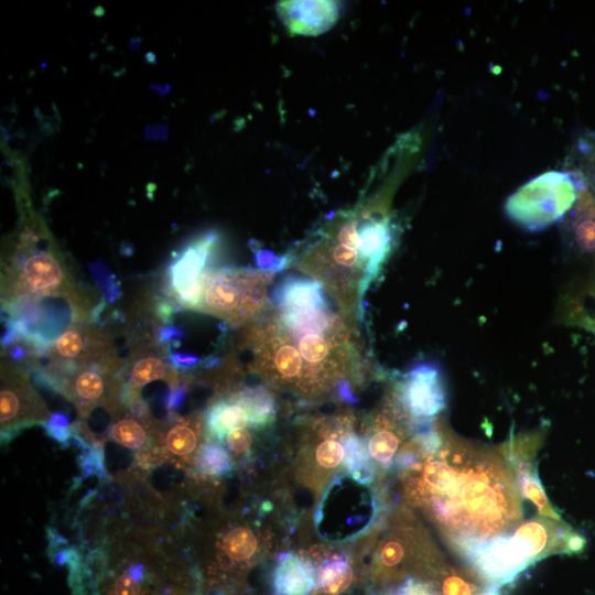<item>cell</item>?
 <instances>
[{
  "mask_svg": "<svg viewBox=\"0 0 595 595\" xmlns=\"http://www.w3.org/2000/svg\"><path fill=\"white\" fill-rule=\"evenodd\" d=\"M282 311L327 306L322 284L313 279L286 278L272 294Z\"/></svg>",
  "mask_w": 595,
  "mask_h": 595,
  "instance_id": "e0dca14e",
  "label": "cell"
},
{
  "mask_svg": "<svg viewBox=\"0 0 595 595\" xmlns=\"http://www.w3.org/2000/svg\"><path fill=\"white\" fill-rule=\"evenodd\" d=\"M217 240L215 231H207L184 246L171 262L167 272L170 289L181 306L199 309L204 270Z\"/></svg>",
  "mask_w": 595,
  "mask_h": 595,
  "instance_id": "8992f818",
  "label": "cell"
},
{
  "mask_svg": "<svg viewBox=\"0 0 595 595\" xmlns=\"http://www.w3.org/2000/svg\"><path fill=\"white\" fill-rule=\"evenodd\" d=\"M172 379V374L167 365L160 357L148 355L134 361L128 371V383L121 388L120 403L126 405L129 402L141 398L140 388L158 379ZM174 382L175 379H172Z\"/></svg>",
  "mask_w": 595,
  "mask_h": 595,
  "instance_id": "d6986e66",
  "label": "cell"
},
{
  "mask_svg": "<svg viewBox=\"0 0 595 595\" xmlns=\"http://www.w3.org/2000/svg\"><path fill=\"white\" fill-rule=\"evenodd\" d=\"M50 414L23 372L2 370L0 392L1 440L9 442L21 430L43 424Z\"/></svg>",
  "mask_w": 595,
  "mask_h": 595,
  "instance_id": "5b68a950",
  "label": "cell"
},
{
  "mask_svg": "<svg viewBox=\"0 0 595 595\" xmlns=\"http://www.w3.org/2000/svg\"><path fill=\"white\" fill-rule=\"evenodd\" d=\"M574 172L577 176V196L570 212L572 242L582 252H595V194L583 176Z\"/></svg>",
  "mask_w": 595,
  "mask_h": 595,
  "instance_id": "9a60e30c",
  "label": "cell"
},
{
  "mask_svg": "<svg viewBox=\"0 0 595 595\" xmlns=\"http://www.w3.org/2000/svg\"><path fill=\"white\" fill-rule=\"evenodd\" d=\"M344 446L335 440H325L316 448L315 458L324 468H334L344 459Z\"/></svg>",
  "mask_w": 595,
  "mask_h": 595,
  "instance_id": "f546056e",
  "label": "cell"
},
{
  "mask_svg": "<svg viewBox=\"0 0 595 595\" xmlns=\"http://www.w3.org/2000/svg\"><path fill=\"white\" fill-rule=\"evenodd\" d=\"M343 446L348 475L360 485L370 484L375 476V467L369 459V452L365 443L356 435L349 434L344 437Z\"/></svg>",
  "mask_w": 595,
  "mask_h": 595,
  "instance_id": "603a6c76",
  "label": "cell"
},
{
  "mask_svg": "<svg viewBox=\"0 0 595 595\" xmlns=\"http://www.w3.org/2000/svg\"><path fill=\"white\" fill-rule=\"evenodd\" d=\"M156 423L149 414L129 411L127 415L115 420L108 430V437L117 444L136 451L137 465L142 468L153 467L152 452L154 447Z\"/></svg>",
  "mask_w": 595,
  "mask_h": 595,
  "instance_id": "8fae6325",
  "label": "cell"
},
{
  "mask_svg": "<svg viewBox=\"0 0 595 595\" xmlns=\"http://www.w3.org/2000/svg\"><path fill=\"white\" fill-rule=\"evenodd\" d=\"M592 290H593V293H594V295H595V283H594Z\"/></svg>",
  "mask_w": 595,
  "mask_h": 595,
  "instance_id": "f35d334b",
  "label": "cell"
},
{
  "mask_svg": "<svg viewBox=\"0 0 595 595\" xmlns=\"http://www.w3.org/2000/svg\"><path fill=\"white\" fill-rule=\"evenodd\" d=\"M261 283L262 277L251 271H206L199 310L219 316H242L261 300Z\"/></svg>",
  "mask_w": 595,
  "mask_h": 595,
  "instance_id": "277c9868",
  "label": "cell"
},
{
  "mask_svg": "<svg viewBox=\"0 0 595 595\" xmlns=\"http://www.w3.org/2000/svg\"><path fill=\"white\" fill-rule=\"evenodd\" d=\"M42 426L50 437L63 445H68L74 437V425H69L67 416L61 412L50 414Z\"/></svg>",
  "mask_w": 595,
  "mask_h": 595,
  "instance_id": "f1b7e54d",
  "label": "cell"
},
{
  "mask_svg": "<svg viewBox=\"0 0 595 595\" xmlns=\"http://www.w3.org/2000/svg\"><path fill=\"white\" fill-rule=\"evenodd\" d=\"M458 553L486 584L513 582L534 563L527 545L516 534H496L458 545Z\"/></svg>",
  "mask_w": 595,
  "mask_h": 595,
  "instance_id": "3957f363",
  "label": "cell"
},
{
  "mask_svg": "<svg viewBox=\"0 0 595 595\" xmlns=\"http://www.w3.org/2000/svg\"><path fill=\"white\" fill-rule=\"evenodd\" d=\"M88 337L79 328L73 327L65 331L54 343L53 353L65 366H75L74 360L83 358L88 348Z\"/></svg>",
  "mask_w": 595,
  "mask_h": 595,
  "instance_id": "484cf974",
  "label": "cell"
},
{
  "mask_svg": "<svg viewBox=\"0 0 595 595\" xmlns=\"http://www.w3.org/2000/svg\"><path fill=\"white\" fill-rule=\"evenodd\" d=\"M360 253L366 264L364 289L374 280L393 244L392 226L388 218L369 217L359 223Z\"/></svg>",
  "mask_w": 595,
  "mask_h": 595,
  "instance_id": "4fadbf2b",
  "label": "cell"
},
{
  "mask_svg": "<svg viewBox=\"0 0 595 595\" xmlns=\"http://www.w3.org/2000/svg\"><path fill=\"white\" fill-rule=\"evenodd\" d=\"M154 528L116 524L86 558L93 595H192L196 569Z\"/></svg>",
  "mask_w": 595,
  "mask_h": 595,
  "instance_id": "6da1fadb",
  "label": "cell"
},
{
  "mask_svg": "<svg viewBox=\"0 0 595 595\" xmlns=\"http://www.w3.org/2000/svg\"><path fill=\"white\" fill-rule=\"evenodd\" d=\"M250 414V426L262 428L273 421L275 403L270 392L261 387H247L238 391Z\"/></svg>",
  "mask_w": 595,
  "mask_h": 595,
  "instance_id": "d4e9b609",
  "label": "cell"
},
{
  "mask_svg": "<svg viewBox=\"0 0 595 595\" xmlns=\"http://www.w3.org/2000/svg\"><path fill=\"white\" fill-rule=\"evenodd\" d=\"M170 361L174 368L188 369L196 366V364L199 361V358L194 355L171 353Z\"/></svg>",
  "mask_w": 595,
  "mask_h": 595,
  "instance_id": "836d02e7",
  "label": "cell"
},
{
  "mask_svg": "<svg viewBox=\"0 0 595 595\" xmlns=\"http://www.w3.org/2000/svg\"><path fill=\"white\" fill-rule=\"evenodd\" d=\"M205 426L207 434L221 443L228 433L250 426V414L239 392L213 402L206 412Z\"/></svg>",
  "mask_w": 595,
  "mask_h": 595,
  "instance_id": "2e32d148",
  "label": "cell"
},
{
  "mask_svg": "<svg viewBox=\"0 0 595 595\" xmlns=\"http://www.w3.org/2000/svg\"><path fill=\"white\" fill-rule=\"evenodd\" d=\"M277 12L289 32L318 35L328 31L339 18L335 1H280Z\"/></svg>",
  "mask_w": 595,
  "mask_h": 595,
  "instance_id": "30bf717a",
  "label": "cell"
},
{
  "mask_svg": "<svg viewBox=\"0 0 595 595\" xmlns=\"http://www.w3.org/2000/svg\"><path fill=\"white\" fill-rule=\"evenodd\" d=\"M256 263L261 270L277 272L286 264V258H279L271 251L261 250L256 255Z\"/></svg>",
  "mask_w": 595,
  "mask_h": 595,
  "instance_id": "1f68e13d",
  "label": "cell"
},
{
  "mask_svg": "<svg viewBox=\"0 0 595 595\" xmlns=\"http://www.w3.org/2000/svg\"><path fill=\"white\" fill-rule=\"evenodd\" d=\"M316 570L294 552L280 554L272 572V595H310Z\"/></svg>",
  "mask_w": 595,
  "mask_h": 595,
  "instance_id": "5bb4252c",
  "label": "cell"
},
{
  "mask_svg": "<svg viewBox=\"0 0 595 595\" xmlns=\"http://www.w3.org/2000/svg\"><path fill=\"white\" fill-rule=\"evenodd\" d=\"M20 284L26 292L57 294L66 286V274L53 252L33 250L22 261Z\"/></svg>",
  "mask_w": 595,
  "mask_h": 595,
  "instance_id": "7c38bea8",
  "label": "cell"
},
{
  "mask_svg": "<svg viewBox=\"0 0 595 595\" xmlns=\"http://www.w3.org/2000/svg\"><path fill=\"white\" fill-rule=\"evenodd\" d=\"M192 595H203V594L201 592H196V593H194Z\"/></svg>",
  "mask_w": 595,
  "mask_h": 595,
  "instance_id": "74e56055",
  "label": "cell"
},
{
  "mask_svg": "<svg viewBox=\"0 0 595 595\" xmlns=\"http://www.w3.org/2000/svg\"><path fill=\"white\" fill-rule=\"evenodd\" d=\"M586 327L595 334V318H589Z\"/></svg>",
  "mask_w": 595,
  "mask_h": 595,
  "instance_id": "8d00e7d4",
  "label": "cell"
},
{
  "mask_svg": "<svg viewBox=\"0 0 595 595\" xmlns=\"http://www.w3.org/2000/svg\"><path fill=\"white\" fill-rule=\"evenodd\" d=\"M228 450L236 455L247 454L252 444V435L246 429L232 431L226 435L224 442Z\"/></svg>",
  "mask_w": 595,
  "mask_h": 595,
  "instance_id": "4dcf8cb0",
  "label": "cell"
},
{
  "mask_svg": "<svg viewBox=\"0 0 595 595\" xmlns=\"http://www.w3.org/2000/svg\"><path fill=\"white\" fill-rule=\"evenodd\" d=\"M199 421L178 418L170 413L163 423H156L153 466L169 463L178 467H193L199 443Z\"/></svg>",
  "mask_w": 595,
  "mask_h": 595,
  "instance_id": "ba28073f",
  "label": "cell"
},
{
  "mask_svg": "<svg viewBox=\"0 0 595 595\" xmlns=\"http://www.w3.org/2000/svg\"><path fill=\"white\" fill-rule=\"evenodd\" d=\"M186 394V389L181 385H173L165 400V407L169 412L175 411L181 407Z\"/></svg>",
  "mask_w": 595,
  "mask_h": 595,
  "instance_id": "d6a6232c",
  "label": "cell"
},
{
  "mask_svg": "<svg viewBox=\"0 0 595 595\" xmlns=\"http://www.w3.org/2000/svg\"><path fill=\"white\" fill-rule=\"evenodd\" d=\"M402 402L416 419L428 420L446 407V387L440 366L431 360L414 364L401 387Z\"/></svg>",
  "mask_w": 595,
  "mask_h": 595,
  "instance_id": "52a82bcc",
  "label": "cell"
},
{
  "mask_svg": "<svg viewBox=\"0 0 595 595\" xmlns=\"http://www.w3.org/2000/svg\"><path fill=\"white\" fill-rule=\"evenodd\" d=\"M58 392L76 405L82 416L100 404L116 411L120 403V393L110 389L105 368L97 364L78 369L61 386Z\"/></svg>",
  "mask_w": 595,
  "mask_h": 595,
  "instance_id": "9c48e42d",
  "label": "cell"
},
{
  "mask_svg": "<svg viewBox=\"0 0 595 595\" xmlns=\"http://www.w3.org/2000/svg\"><path fill=\"white\" fill-rule=\"evenodd\" d=\"M337 391L340 396L342 399L348 401V402H356L357 399L355 397H353L351 392H350V389H349V386L346 381L342 380L339 381V383L337 385Z\"/></svg>",
  "mask_w": 595,
  "mask_h": 595,
  "instance_id": "d590c367",
  "label": "cell"
},
{
  "mask_svg": "<svg viewBox=\"0 0 595 595\" xmlns=\"http://www.w3.org/2000/svg\"><path fill=\"white\" fill-rule=\"evenodd\" d=\"M398 446V436L389 430L376 432L368 441L369 455L383 466L391 463Z\"/></svg>",
  "mask_w": 595,
  "mask_h": 595,
  "instance_id": "83f0119b",
  "label": "cell"
},
{
  "mask_svg": "<svg viewBox=\"0 0 595 595\" xmlns=\"http://www.w3.org/2000/svg\"><path fill=\"white\" fill-rule=\"evenodd\" d=\"M355 581L349 559L343 554L332 555L316 571L315 595H342Z\"/></svg>",
  "mask_w": 595,
  "mask_h": 595,
  "instance_id": "ac0fdd59",
  "label": "cell"
},
{
  "mask_svg": "<svg viewBox=\"0 0 595 595\" xmlns=\"http://www.w3.org/2000/svg\"><path fill=\"white\" fill-rule=\"evenodd\" d=\"M193 468L202 477L216 479L234 472V461L223 445L215 441H207L198 447Z\"/></svg>",
  "mask_w": 595,
  "mask_h": 595,
  "instance_id": "44dd1931",
  "label": "cell"
},
{
  "mask_svg": "<svg viewBox=\"0 0 595 595\" xmlns=\"http://www.w3.org/2000/svg\"><path fill=\"white\" fill-rule=\"evenodd\" d=\"M269 351L270 367L282 379L293 380L302 376L303 370L307 367L295 345L282 332L279 334V338L270 344Z\"/></svg>",
  "mask_w": 595,
  "mask_h": 595,
  "instance_id": "7402d4cb",
  "label": "cell"
},
{
  "mask_svg": "<svg viewBox=\"0 0 595 595\" xmlns=\"http://www.w3.org/2000/svg\"><path fill=\"white\" fill-rule=\"evenodd\" d=\"M279 329L295 345L307 367L320 369L331 360L336 344L332 334L289 331L281 325Z\"/></svg>",
  "mask_w": 595,
  "mask_h": 595,
  "instance_id": "ffe728a7",
  "label": "cell"
},
{
  "mask_svg": "<svg viewBox=\"0 0 595 595\" xmlns=\"http://www.w3.org/2000/svg\"><path fill=\"white\" fill-rule=\"evenodd\" d=\"M180 337H181V331L173 326L163 327L159 332V339L161 342L172 343L174 340H177Z\"/></svg>",
  "mask_w": 595,
  "mask_h": 595,
  "instance_id": "e575fe53",
  "label": "cell"
},
{
  "mask_svg": "<svg viewBox=\"0 0 595 595\" xmlns=\"http://www.w3.org/2000/svg\"><path fill=\"white\" fill-rule=\"evenodd\" d=\"M577 164L573 169L578 172L595 194V134L583 136L576 144Z\"/></svg>",
  "mask_w": 595,
  "mask_h": 595,
  "instance_id": "4316f807",
  "label": "cell"
},
{
  "mask_svg": "<svg viewBox=\"0 0 595 595\" xmlns=\"http://www.w3.org/2000/svg\"><path fill=\"white\" fill-rule=\"evenodd\" d=\"M518 487L520 494L532 501L541 515L554 520H561L560 515L550 504L536 468H530L524 462L517 463Z\"/></svg>",
  "mask_w": 595,
  "mask_h": 595,
  "instance_id": "cb8c5ba5",
  "label": "cell"
},
{
  "mask_svg": "<svg viewBox=\"0 0 595 595\" xmlns=\"http://www.w3.org/2000/svg\"><path fill=\"white\" fill-rule=\"evenodd\" d=\"M576 196L574 171H548L513 192L505 203V213L523 229L541 231L570 213Z\"/></svg>",
  "mask_w": 595,
  "mask_h": 595,
  "instance_id": "7a4b0ae2",
  "label": "cell"
}]
</instances>
